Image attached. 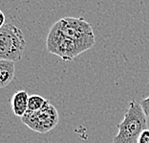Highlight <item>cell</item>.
<instances>
[{
	"mask_svg": "<svg viewBox=\"0 0 149 143\" xmlns=\"http://www.w3.org/2000/svg\"><path fill=\"white\" fill-rule=\"evenodd\" d=\"M15 62L8 60H0V87L3 88L15 80Z\"/></svg>",
	"mask_w": 149,
	"mask_h": 143,
	"instance_id": "6",
	"label": "cell"
},
{
	"mask_svg": "<svg viewBox=\"0 0 149 143\" xmlns=\"http://www.w3.org/2000/svg\"><path fill=\"white\" fill-rule=\"evenodd\" d=\"M0 16H1V21H0V27H2L5 23V15L3 13V12H0Z\"/></svg>",
	"mask_w": 149,
	"mask_h": 143,
	"instance_id": "10",
	"label": "cell"
},
{
	"mask_svg": "<svg viewBox=\"0 0 149 143\" xmlns=\"http://www.w3.org/2000/svg\"><path fill=\"white\" fill-rule=\"evenodd\" d=\"M94 44L63 36L51 27L46 39L48 52L61 58L64 62L73 61L74 58L91 49Z\"/></svg>",
	"mask_w": 149,
	"mask_h": 143,
	"instance_id": "2",
	"label": "cell"
},
{
	"mask_svg": "<svg viewBox=\"0 0 149 143\" xmlns=\"http://www.w3.org/2000/svg\"><path fill=\"white\" fill-rule=\"evenodd\" d=\"M141 108H143V110L144 111L145 115H146V117L149 119V96L147 98H144L143 99L141 102H140Z\"/></svg>",
	"mask_w": 149,
	"mask_h": 143,
	"instance_id": "8",
	"label": "cell"
},
{
	"mask_svg": "<svg viewBox=\"0 0 149 143\" xmlns=\"http://www.w3.org/2000/svg\"><path fill=\"white\" fill-rule=\"evenodd\" d=\"M26 47L22 31L12 23L0 27V60L19 62Z\"/></svg>",
	"mask_w": 149,
	"mask_h": 143,
	"instance_id": "3",
	"label": "cell"
},
{
	"mask_svg": "<svg viewBox=\"0 0 149 143\" xmlns=\"http://www.w3.org/2000/svg\"><path fill=\"white\" fill-rule=\"evenodd\" d=\"M29 98L30 96L26 90H18L13 95L11 103L13 114L22 117L28 111Z\"/></svg>",
	"mask_w": 149,
	"mask_h": 143,
	"instance_id": "5",
	"label": "cell"
},
{
	"mask_svg": "<svg viewBox=\"0 0 149 143\" xmlns=\"http://www.w3.org/2000/svg\"><path fill=\"white\" fill-rule=\"evenodd\" d=\"M48 100L43 98L40 95L37 94H33L31 95L29 98V106H28V111H38L39 108H41L44 105H45Z\"/></svg>",
	"mask_w": 149,
	"mask_h": 143,
	"instance_id": "7",
	"label": "cell"
},
{
	"mask_svg": "<svg viewBox=\"0 0 149 143\" xmlns=\"http://www.w3.org/2000/svg\"><path fill=\"white\" fill-rule=\"evenodd\" d=\"M21 121L32 131L45 134L53 130L58 123V112L48 101L38 111H27L21 117Z\"/></svg>",
	"mask_w": 149,
	"mask_h": 143,
	"instance_id": "4",
	"label": "cell"
},
{
	"mask_svg": "<svg viewBox=\"0 0 149 143\" xmlns=\"http://www.w3.org/2000/svg\"><path fill=\"white\" fill-rule=\"evenodd\" d=\"M138 143H149V129H146L141 132Z\"/></svg>",
	"mask_w": 149,
	"mask_h": 143,
	"instance_id": "9",
	"label": "cell"
},
{
	"mask_svg": "<svg viewBox=\"0 0 149 143\" xmlns=\"http://www.w3.org/2000/svg\"><path fill=\"white\" fill-rule=\"evenodd\" d=\"M146 115L137 101H131L123 119L118 124V134L112 143H138L141 132L147 129Z\"/></svg>",
	"mask_w": 149,
	"mask_h": 143,
	"instance_id": "1",
	"label": "cell"
}]
</instances>
